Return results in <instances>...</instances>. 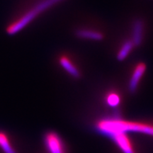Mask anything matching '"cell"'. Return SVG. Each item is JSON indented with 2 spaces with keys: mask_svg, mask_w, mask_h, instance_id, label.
<instances>
[{
  "mask_svg": "<svg viewBox=\"0 0 153 153\" xmlns=\"http://www.w3.org/2000/svg\"><path fill=\"white\" fill-rule=\"evenodd\" d=\"M62 1L63 0H41L26 11L24 14H23L22 16L18 20L9 24L7 27L6 32L9 36H14L18 33L26 26H27L30 22H33L34 19L37 18L44 11L48 10Z\"/></svg>",
  "mask_w": 153,
  "mask_h": 153,
  "instance_id": "cell-2",
  "label": "cell"
},
{
  "mask_svg": "<svg viewBox=\"0 0 153 153\" xmlns=\"http://www.w3.org/2000/svg\"><path fill=\"white\" fill-rule=\"evenodd\" d=\"M114 141L123 153H135L128 137L125 133H113L107 135Z\"/></svg>",
  "mask_w": 153,
  "mask_h": 153,
  "instance_id": "cell-4",
  "label": "cell"
},
{
  "mask_svg": "<svg viewBox=\"0 0 153 153\" xmlns=\"http://www.w3.org/2000/svg\"><path fill=\"white\" fill-rule=\"evenodd\" d=\"M145 70H146V66L144 63H139L135 67L128 84V89L131 93H134L136 91L140 80L143 74L145 73Z\"/></svg>",
  "mask_w": 153,
  "mask_h": 153,
  "instance_id": "cell-5",
  "label": "cell"
},
{
  "mask_svg": "<svg viewBox=\"0 0 153 153\" xmlns=\"http://www.w3.org/2000/svg\"><path fill=\"white\" fill-rule=\"evenodd\" d=\"M0 148L4 153H17L11 146L7 134L1 131H0Z\"/></svg>",
  "mask_w": 153,
  "mask_h": 153,
  "instance_id": "cell-9",
  "label": "cell"
},
{
  "mask_svg": "<svg viewBox=\"0 0 153 153\" xmlns=\"http://www.w3.org/2000/svg\"><path fill=\"white\" fill-rule=\"evenodd\" d=\"M60 65L68 73L71 75L74 78H79L80 76V72L78 69L72 64V62L70 60V59L65 56L60 57L59 60Z\"/></svg>",
  "mask_w": 153,
  "mask_h": 153,
  "instance_id": "cell-7",
  "label": "cell"
},
{
  "mask_svg": "<svg viewBox=\"0 0 153 153\" xmlns=\"http://www.w3.org/2000/svg\"><path fill=\"white\" fill-rule=\"evenodd\" d=\"M97 130L101 134L108 135L113 133L138 132L153 135V126L120 120L118 118H107L98 122Z\"/></svg>",
  "mask_w": 153,
  "mask_h": 153,
  "instance_id": "cell-1",
  "label": "cell"
},
{
  "mask_svg": "<svg viewBox=\"0 0 153 153\" xmlns=\"http://www.w3.org/2000/svg\"><path fill=\"white\" fill-rule=\"evenodd\" d=\"M134 46L133 42L132 41H126L125 43H124L123 45H122L121 48L118 51V54H117V59L119 61H122L127 57L128 55H129V53H131V51L133 49V48Z\"/></svg>",
  "mask_w": 153,
  "mask_h": 153,
  "instance_id": "cell-10",
  "label": "cell"
},
{
  "mask_svg": "<svg viewBox=\"0 0 153 153\" xmlns=\"http://www.w3.org/2000/svg\"><path fill=\"white\" fill-rule=\"evenodd\" d=\"M107 104L111 107H116L120 104V97L116 93H111L107 96Z\"/></svg>",
  "mask_w": 153,
  "mask_h": 153,
  "instance_id": "cell-11",
  "label": "cell"
},
{
  "mask_svg": "<svg viewBox=\"0 0 153 153\" xmlns=\"http://www.w3.org/2000/svg\"><path fill=\"white\" fill-rule=\"evenodd\" d=\"M143 30H144V24L142 20L137 19L133 23V36H132V42L134 46H139L143 42Z\"/></svg>",
  "mask_w": 153,
  "mask_h": 153,
  "instance_id": "cell-6",
  "label": "cell"
},
{
  "mask_svg": "<svg viewBox=\"0 0 153 153\" xmlns=\"http://www.w3.org/2000/svg\"><path fill=\"white\" fill-rule=\"evenodd\" d=\"M43 143L49 153H66L64 143L56 132L48 131L44 134Z\"/></svg>",
  "mask_w": 153,
  "mask_h": 153,
  "instance_id": "cell-3",
  "label": "cell"
},
{
  "mask_svg": "<svg viewBox=\"0 0 153 153\" xmlns=\"http://www.w3.org/2000/svg\"><path fill=\"white\" fill-rule=\"evenodd\" d=\"M75 35L78 38L90 39L93 41H101V39H103V35L100 32L93 30L79 29L75 32Z\"/></svg>",
  "mask_w": 153,
  "mask_h": 153,
  "instance_id": "cell-8",
  "label": "cell"
}]
</instances>
